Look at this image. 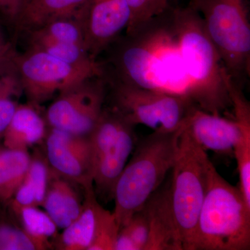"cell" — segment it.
I'll use <instances>...</instances> for the list:
<instances>
[{
    "instance_id": "obj_33",
    "label": "cell",
    "mask_w": 250,
    "mask_h": 250,
    "mask_svg": "<svg viewBox=\"0 0 250 250\" xmlns=\"http://www.w3.org/2000/svg\"><path fill=\"white\" fill-rule=\"evenodd\" d=\"M29 0H24V6L29 2ZM24 8V7H23Z\"/></svg>"
},
{
    "instance_id": "obj_28",
    "label": "cell",
    "mask_w": 250,
    "mask_h": 250,
    "mask_svg": "<svg viewBox=\"0 0 250 250\" xmlns=\"http://www.w3.org/2000/svg\"><path fill=\"white\" fill-rule=\"evenodd\" d=\"M23 7L24 0H0V14L14 25H16Z\"/></svg>"
},
{
    "instance_id": "obj_16",
    "label": "cell",
    "mask_w": 250,
    "mask_h": 250,
    "mask_svg": "<svg viewBox=\"0 0 250 250\" xmlns=\"http://www.w3.org/2000/svg\"><path fill=\"white\" fill-rule=\"evenodd\" d=\"M89 0H29L16 24L18 31L36 30L61 18L78 17Z\"/></svg>"
},
{
    "instance_id": "obj_22",
    "label": "cell",
    "mask_w": 250,
    "mask_h": 250,
    "mask_svg": "<svg viewBox=\"0 0 250 250\" xmlns=\"http://www.w3.org/2000/svg\"><path fill=\"white\" fill-rule=\"evenodd\" d=\"M31 31H35L52 40L82 46L85 49L83 27L78 17L55 20Z\"/></svg>"
},
{
    "instance_id": "obj_6",
    "label": "cell",
    "mask_w": 250,
    "mask_h": 250,
    "mask_svg": "<svg viewBox=\"0 0 250 250\" xmlns=\"http://www.w3.org/2000/svg\"><path fill=\"white\" fill-rule=\"evenodd\" d=\"M112 108L136 126L143 125L161 133L183 127L195 104L179 94L147 89L112 78Z\"/></svg>"
},
{
    "instance_id": "obj_11",
    "label": "cell",
    "mask_w": 250,
    "mask_h": 250,
    "mask_svg": "<svg viewBox=\"0 0 250 250\" xmlns=\"http://www.w3.org/2000/svg\"><path fill=\"white\" fill-rule=\"evenodd\" d=\"M85 47L91 57L108 48L131 21L126 0H89L80 16Z\"/></svg>"
},
{
    "instance_id": "obj_29",
    "label": "cell",
    "mask_w": 250,
    "mask_h": 250,
    "mask_svg": "<svg viewBox=\"0 0 250 250\" xmlns=\"http://www.w3.org/2000/svg\"><path fill=\"white\" fill-rule=\"evenodd\" d=\"M17 106L18 104L12 99H0V136L4 134Z\"/></svg>"
},
{
    "instance_id": "obj_25",
    "label": "cell",
    "mask_w": 250,
    "mask_h": 250,
    "mask_svg": "<svg viewBox=\"0 0 250 250\" xmlns=\"http://www.w3.org/2000/svg\"><path fill=\"white\" fill-rule=\"evenodd\" d=\"M37 250L25 231L8 224H0V250Z\"/></svg>"
},
{
    "instance_id": "obj_30",
    "label": "cell",
    "mask_w": 250,
    "mask_h": 250,
    "mask_svg": "<svg viewBox=\"0 0 250 250\" xmlns=\"http://www.w3.org/2000/svg\"><path fill=\"white\" fill-rule=\"evenodd\" d=\"M114 250H139V248L125 229L121 228L117 236Z\"/></svg>"
},
{
    "instance_id": "obj_17",
    "label": "cell",
    "mask_w": 250,
    "mask_h": 250,
    "mask_svg": "<svg viewBox=\"0 0 250 250\" xmlns=\"http://www.w3.org/2000/svg\"><path fill=\"white\" fill-rule=\"evenodd\" d=\"M34 105H18L12 119L5 130V147L27 151L45 137V120L36 111Z\"/></svg>"
},
{
    "instance_id": "obj_23",
    "label": "cell",
    "mask_w": 250,
    "mask_h": 250,
    "mask_svg": "<svg viewBox=\"0 0 250 250\" xmlns=\"http://www.w3.org/2000/svg\"><path fill=\"white\" fill-rule=\"evenodd\" d=\"M171 0H126L131 21L126 34H134L154 18L166 14L170 10Z\"/></svg>"
},
{
    "instance_id": "obj_15",
    "label": "cell",
    "mask_w": 250,
    "mask_h": 250,
    "mask_svg": "<svg viewBox=\"0 0 250 250\" xmlns=\"http://www.w3.org/2000/svg\"><path fill=\"white\" fill-rule=\"evenodd\" d=\"M53 169H49V182L42 207L57 228L65 229L80 215L83 208L71 184Z\"/></svg>"
},
{
    "instance_id": "obj_13",
    "label": "cell",
    "mask_w": 250,
    "mask_h": 250,
    "mask_svg": "<svg viewBox=\"0 0 250 250\" xmlns=\"http://www.w3.org/2000/svg\"><path fill=\"white\" fill-rule=\"evenodd\" d=\"M135 126L125 119L114 143L94 167L93 183L98 193L105 198L113 197L117 181L134 149Z\"/></svg>"
},
{
    "instance_id": "obj_26",
    "label": "cell",
    "mask_w": 250,
    "mask_h": 250,
    "mask_svg": "<svg viewBox=\"0 0 250 250\" xmlns=\"http://www.w3.org/2000/svg\"><path fill=\"white\" fill-rule=\"evenodd\" d=\"M49 168L45 161L39 158H31L24 180L32 186L37 195L39 206L45 199L49 182Z\"/></svg>"
},
{
    "instance_id": "obj_24",
    "label": "cell",
    "mask_w": 250,
    "mask_h": 250,
    "mask_svg": "<svg viewBox=\"0 0 250 250\" xmlns=\"http://www.w3.org/2000/svg\"><path fill=\"white\" fill-rule=\"evenodd\" d=\"M119 231L120 227L113 213L101 206L99 209L93 241L88 250H114Z\"/></svg>"
},
{
    "instance_id": "obj_3",
    "label": "cell",
    "mask_w": 250,
    "mask_h": 250,
    "mask_svg": "<svg viewBox=\"0 0 250 250\" xmlns=\"http://www.w3.org/2000/svg\"><path fill=\"white\" fill-rule=\"evenodd\" d=\"M250 249V208L239 187L227 182L211 163L193 250Z\"/></svg>"
},
{
    "instance_id": "obj_10",
    "label": "cell",
    "mask_w": 250,
    "mask_h": 250,
    "mask_svg": "<svg viewBox=\"0 0 250 250\" xmlns=\"http://www.w3.org/2000/svg\"><path fill=\"white\" fill-rule=\"evenodd\" d=\"M228 88L234 111V119L223 118L194 106L184 126L205 151L233 156V149L242 131L246 126H250V106L241 87L229 83Z\"/></svg>"
},
{
    "instance_id": "obj_18",
    "label": "cell",
    "mask_w": 250,
    "mask_h": 250,
    "mask_svg": "<svg viewBox=\"0 0 250 250\" xmlns=\"http://www.w3.org/2000/svg\"><path fill=\"white\" fill-rule=\"evenodd\" d=\"M86 195L80 215L67 228L60 237V248L65 250H88L93 241L99 209L93 187L85 189Z\"/></svg>"
},
{
    "instance_id": "obj_9",
    "label": "cell",
    "mask_w": 250,
    "mask_h": 250,
    "mask_svg": "<svg viewBox=\"0 0 250 250\" xmlns=\"http://www.w3.org/2000/svg\"><path fill=\"white\" fill-rule=\"evenodd\" d=\"M103 77L82 81L57 95L46 114L51 128L89 136L104 110L106 83Z\"/></svg>"
},
{
    "instance_id": "obj_7",
    "label": "cell",
    "mask_w": 250,
    "mask_h": 250,
    "mask_svg": "<svg viewBox=\"0 0 250 250\" xmlns=\"http://www.w3.org/2000/svg\"><path fill=\"white\" fill-rule=\"evenodd\" d=\"M162 16L154 18L137 32L126 34L117 45L111 57L117 80L141 88L167 92L159 49L169 21H163Z\"/></svg>"
},
{
    "instance_id": "obj_31",
    "label": "cell",
    "mask_w": 250,
    "mask_h": 250,
    "mask_svg": "<svg viewBox=\"0 0 250 250\" xmlns=\"http://www.w3.org/2000/svg\"><path fill=\"white\" fill-rule=\"evenodd\" d=\"M16 51L14 47L0 56V77L15 66L14 57Z\"/></svg>"
},
{
    "instance_id": "obj_1",
    "label": "cell",
    "mask_w": 250,
    "mask_h": 250,
    "mask_svg": "<svg viewBox=\"0 0 250 250\" xmlns=\"http://www.w3.org/2000/svg\"><path fill=\"white\" fill-rule=\"evenodd\" d=\"M171 18L187 76L188 98L204 111L219 114L231 103L227 71L201 16L188 5L174 9Z\"/></svg>"
},
{
    "instance_id": "obj_21",
    "label": "cell",
    "mask_w": 250,
    "mask_h": 250,
    "mask_svg": "<svg viewBox=\"0 0 250 250\" xmlns=\"http://www.w3.org/2000/svg\"><path fill=\"white\" fill-rule=\"evenodd\" d=\"M23 230L35 245L36 250H46L50 247V239L55 236L57 226L46 212L31 207L21 210Z\"/></svg>"
},
{
    "instance_id": "obj_27",
    "label": "cell",
    "mask_w": 250,
    "mask_h": 250,
    "mask_svg": "<svg viewBox=\"0 0 250 250\" xmlns=\"http://www.w3.org/2000/svg\"><path fill=\"white\" fill-rule=\"evenodd\" d=\"M125 230L131 237L139 250H144L149 237V223L145 208L136 212L125 226Z\"/></svg>"
},
{
    "instance_id": "obj_19",
    "label": "cell",
    "mask_w": 250,
    "mask_h": 250,
    "mask_svg": "<svg viewBox=\"0 0 250 250\" xmlns=\"http://www.w3.org/2000/svg\"><path fill=\"white\" fill-rule=\"evenodd\" d=\"M31 160L27 151L0 149V202L13 198L25 178Z\"/></svg>"
},
{
    "instance_id": "obj_4",
    "label": "cell",
    "mask_w": 250,
    "mask_h": 250,
    "mask_svg": "<svg viewBox=\"0 0 250 250\" xmlns=\"http://www.w3.org/2000/svg\"><path fill=\"white\" fill-rule=\"evenodd\" d=\"M210 164L207 151L195 142L184 125L169 187L171 210L183 250H193Z\"/></svg>"
},
{
    "instance_id": "obj_2",
    "label": "cell",
    "mask_w": 250,
    "mask_h": 250,
    "mask_svg": "<svg viewBox=\"0 0 250 250\" xmlns=\"http://www.w3.org/2000/svg\"><path fill=\"white\" fill-rule=\"evenodd\" d=\"M182 128L171 133L154 131L138 145L113 190V213L120 229L144 207L172 170Z\"/></svg>"
},
{
    "instance_id": "obj_14",
    "label": "cell",
    "mask_w": 250,
    "mask_h": 250,
    "mask_svg": "<svg viewBox=\"0 0 250 250\" xmlns=\"http://www.w3.org/2000/svg\"><path fill=\"white\" fill-rule=\"evenodd\" d=\"M169 187H159L143 207L149 223L144 250H183L171 210Z\"/></svg>"
},
{
    "instance_id": "obj_12",
    "label": "cell",
    "mask_w": 250,
    "mask_h": 250,
    "mask_svg": "<svg viewBox=\"0 0 250 250\" xmlns=\"http://www.w3.org/2000/svg\"><path fill=\"white\" fill-rule=\"evenodd\" d=\"M46 151L49 164L54 171L81 184L85 190L93 187L89 136L51 128Z\"/></svg>"
},
{
    "instance_id": "obj_20",
    "label": "cell",
    "mask_w": 250,
    "mask_h": 250,
    "mask_svg": "<svg viewBox=\"0 0 250 250\" xmlns=\"http://www.w3.org/2000/svg\"><path fill=\"white\" fill-rule=\"evenodd\" d=\"M30 47L42 52L77 66H95L100 62H97L82 46L59 42L52 40L38 34L35 31H29Z\"/></svg>"
},
{
    "instance_id": "obj_8",
    "label": "cell",
    "mask_w": 250,
    "mask_h": 250,
    "mask_svg": "<svg viewBox=\"0 0 250 250\" xmlns=\"http://www.w3.org/2000/svg\"><path fill=\"white\" fill-rule=\"evenodd\" d=\"M14 61L23 93L34 106L45 103L82 81L104 75L102 63L77 66L31 47L24 54L16 52Z\"/></svg>"
},
{
    "instance_id": "obj_5",
    "label": "cell",
    "mask_w": 250,
    "mask_h": 250,
    "mask_svg": "<svg viewBox=\"0 0 250 250\" xmlns=\"http://www.w3.org/2000/svg\"><path fill=\"white\" fill-rule=\"evenodd\" d=\"M189 5L201 16L228 75L241 86L250 71L248 0H190Z\"/></svg>"
},
{
    "instance_id": "obj_32",
    "label": "cell",
    "mask_w": 250,
    "mask_h": 250,
    "mask_svg": "<svg viewBox=\"0 0 250 250\" xmlns=\"http://www.w3.org/2000/svg\"><path fill=\"white\" fill-rule=\"evenodd\" d=\"M13 48V45L5 39L3 31L0 27V56L2 55Z\"/></svg>"
}]
</instances>
